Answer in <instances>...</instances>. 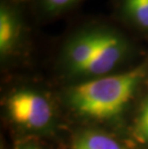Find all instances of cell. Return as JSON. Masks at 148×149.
Segmentation results:
<instances>
[{"label": "cell", "mask_w": 148, "mask_h": 149, "mask_svg": "<svg viewBox=\"0 0 148 149\" xmlns=\"http://www.w3.org/2000/svg\"><path fill=\"white\" fill-rule=\"evenodd\" d=\"M134 138L141 144L148 145V96L138 110L133 130Z\"/></svg>", "instance_id": "8"}, {"label": "cell", "mask_w": 148, "mask_h": 149, "mask_svg": "<svg viewBox=\"0 0 148 149\" xmlns=\"http://www.w3.org/2000/svg\"><path fill=\"white\" fill-rule=\"evenodd\" d=\"M32 17L50 21L65 17L78 10L86 0H26Z\"/></svg>", "instance_id": "6"}, {"label": "cell", "mask_w": 148, "mask_h": 149, "mask_svg": "<svg viewBox=\"0 0 148 149\" xmlns=\"http://www.w3.org/2000/svg\"><path fill=\"white\" fill-rule=\"evenodd\" d=\"M148 77V57L123 71L88 79L72 86L67 102L80 116L95 120L118 116Z\"/></svg>", "instance_id": "2"}, {"label": "cell", "mask_w": 148, "mask_h": 149, "mask_svg": "<svg viewBox=\"0 0 148 149\" xmlns=\"http://www.w3.org/2000/svg\"><path fill=\"white\" fill-rule=\"evenodd\" d=\"M29 15L26 0H0V56L3 63L12 62L26 51Z\"/></svg>", "instance_id": "3"}, {"label": "cell", "mask_w": 148, "mask_h": 149, "mask_svg": "<svg viewBox=\"0 0 148 149\" xmlns=\"http://www.w3.org/2000/svg\"><path fill=\"white\" fill-rule=\"evenodd\" d=\"M71 149H127L120 142L104 133L88 130L75 139Z\"/></svg>", "instance_id": "7"}, {"label": "cell", "mask_w": 148, "mask_h": 149, "mask_svg": "<svg viewBox=\"0 0 148 149\" xmlns=\"http://www.w3.org/2000/svg\"><path fill=\"white\" fill-rule=\"evenodd\" d=\"M137 54L136 44L117 25L93 18L67 34L57 63L68 76L92 79L114 73Z\"/></svg>", "instance_id": "1"}, {"label": "cell", "mask_w": 148, "mask_h": 149, "mask_svg": "<svg viewBox=\"0 0 148 149\" xmlns=\"http://www.w3.org/2000/svg\"><path fill=\"white\" fill-rule=\"evenodd\" d=\"M18 149H40V148L35 146V145H24V146L18 148Z\"/></svg>", "instance_id": "9"}, {"label": "cell", "mask_w": 148, "mask_h": 149, "mask_svg": "<svg viewBox=\"0 0 148 149\" xmlns=\"http://www.w3.org/2000/svg\"><path fill=\"white\" fill-rule=\"evenodd\" d=\"M117 23L148 38V0H112Z\"/></svg>", "instance_id": "5"}, {"label": "cell", "mask_w": 148, "mask_h": 149, "mask_svg": "<svg viewBox=\"0 0 148 149\" xmlns=\"http://www.w3.org/2000/svg\"><path fill=\"white\" fill-rule=\"evenodd\" d=\"M7 110L13 121L27 129H44L53 119V109L49 101L29 90L12 93L7 100Z\"/></svg>", "instance_id": "4"}]
</instances>
